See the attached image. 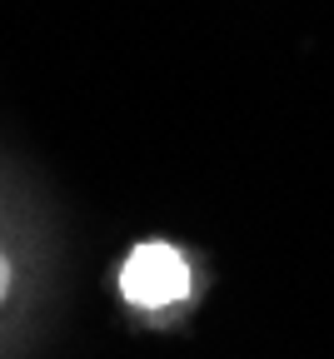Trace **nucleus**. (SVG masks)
I'll return each instance as SVG.
<instances>
[{
    "label": "nucleus",
    "mask_w": 334,
    "mask_h": 359,
    "mask_svg": "<svg viewBox=\"0 0 334 359\" xmlns=\"http://www.w3.org/2000/svg\"><path fill=\"white\" fill-rule=\"evenodd\" d=\"M120 290H125V299L140 304V309L175 304V299H185V290H189V264H185V255H180L175 245H165V240L135 245L130 259H125V269H120Z\"/></svg>",
    "instance_id": "f257e3e1"
},
{
    "label": "nucleus",
    "mask_w": 334,
    "mask_h": 359,
    "mask_svg": "<svg viewBox=\"0 0 334 359\" xmlns=\"http://www.w3.org/2000/svg\"><path fill=\"white\" fill-rule=\"evenodd\" d=\"M11 285H15V269H11V259H6V250H0V304H6V294H11Z\"/></svg>",
    "instance_id": "f03ea898"
}]
</instances>
